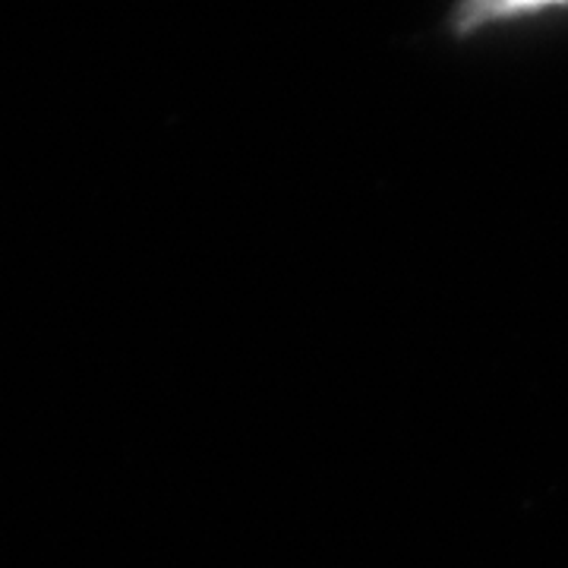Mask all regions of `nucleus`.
Instances as JSON below:
<instances>
[{
    "label": "nucleus",
    "mask_w": 568,
    "mask_h": 568,
    "mask_svg": "<svg viewBox=\"0 0 568 568\" xmlns=\"http://www.w3.org/2000/svg\"><path fill=\"white\" fill-rule=\"evenodd\" d=\"M568 7V0H455L448 13L446 29L455 39H474L496 26L515 20H528L544 10Z\"/></svg>",
    "instance_id": "1"
}]
</instances>
